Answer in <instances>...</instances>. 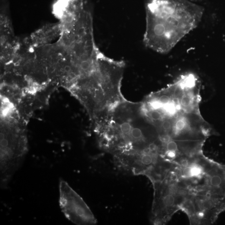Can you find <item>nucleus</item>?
I'll return each mask as SVG.
<instances>
[{
    "label": "nucleus",
    "instance_id": "1",
    "mask_svg": "<svg viewBox=\"0 0 225 225\" xmlns=\"http://www.w3.org/2000/svg\"><path fill=\"white\" fill-rule=\"evenodd\" d=\"M144 42L159 53L170 51L200 23L204 9L189 0H148Z\"/></svg>",
    "mask_w": 225,
    "mask_h": 225
},
{
    "label": "nucleus",
    "instance_id": "2",
    "mask_svg": "<svg viewBox=\"0 0 225 225\" xmlns=\"http://www.w3.org/2000/svg\"><path fill=\"white\" fill-rule=\"evenodd\" d=\"M152 184L154 198L151 221L154 224H165L180 210L187 194V186L174 168L171 169L162 180Z\"/></svg>",
    "mask_w": 225,
    "mask_h": 225
},
{
    "label": "nucleus",
    "instance_id": "3",
    "mask_svg": "<svg viewBox=\"0 0 225 225\" xmlns=\"http://www.w3.org/2000/svg\"><path fill=\"white\" fill-rule=\"evenodd\" d=\"M59 205L65 217L77 225H95L97 219L89 206L64 180L59 183Z\"/></svg>",
    "mask_w": 225,
    "mask_h": 225
},
{
    "label": "nucleus",
    "instance_id": "4",
    "mask_svg": "<svg viewBox=\"0 0 225 225\" xmlns=\"http://www.w3.org/2000/svg\"><path fill=\"white\" fill-rule=\"evenodd\" d=\"M86 10L84 0H57L53 6L54 14L61 19V28L68 33L73 30Z\"/></svg>",
    "mask_w": 225,
    "mask_h": 225
},
{
    "label": "nucleus",
    "instance_id": "5",
    "mask_svg": "<svg viewBox=\"0 0 225 225\" xmlns=\"http://www.w3.org/2000/svg\"><path fill=\"white\" fill-rule=\"evenodd\" d=\"M61 30L60 24L51 25L41 28L31 36L34 45L38 46L51 42L58 36Z\"/></svg>",
    "mask_w": 225,
    "mask_h": 225
},
{
    "label": "nucleus",
    "instance_id": "6",
    "mask_svg": "<svg viewBox=\"0 0 225 225\" xmlns=\"http://www.w3.org/2000/svg\"><path fill=\"white\" fill-rule=\"evenodd\" d=\"M186 124L183 119H180L176 122L175 124L176 134H179L183 131L186 127Z\"/></svg>",
    "mask_w": 225,
    "mask_h": 225
},
{
    "label": "nucleus",
    "instance_id": "7",
    "mask_svg": "<svg viewBox=\"0 0 225 225\" xmlns=\"http://www.w3.org/2000/svg\"><path fill=\"white\" fill-rule=\"evenodd\" d=\"M191 98L189 96L184 95L183 96L181 97L180 103L184 107H186L189 106L191 103Z\"/></svg>",
    "mask_w": 225,
    "mask_h": 225
},
{
    "label": "nucleus",
    "instance_id": "8",
    "mask_svg": "<svg viewBox=\"0 0 225 225\" xmlns=\"http://www.w3.org/2000/svg\"><path fill=\"white\" fill-rule=\"evenodd\" d=\"M162 105L165 111L168 112V113L172 114V113H174L175 112V107L174 104H173L172 103H169L168 104H166V105Z\"/></svg>",
    "mask_w": 225,
    "mask_h": 225
},
{
    "label": "nucleus",
    "instance_id": "9",
    "mask_svg": "<svg viewBox=\"0 0 225 225\" xmlns=\"http://www.w3.org/2000/svg\"><path fill=\"white\" fill-rule=\"evenodd\" d=\"M157 99H158V100L159 101L160 104L164 105L168 104L170 101V97L166 95H163L160 96L159 98H157Z\"/></svg>",
    "mask_w": 225,
    "mask_h": 225
},
{
    "label": "nucleus",
    "instance_id": "10",
    "mask_svg": "<svg viewBox=\"0 0 225 225\" xmlns=\"http://www.w3.org/2000/svg\"><path fill=\"white\" fill-rule=\"evenodd\" d=\"M181 86H177L174 92V97L176 98H179L180 97H182L183 94V90Z\"/></svg>",
    "mask_w": 225,
    "mask_h": 225
},
{
    "label": "nucleus",
    "instance_id": "11",
    "mask_svg": "<svg viewBox=\"0 0 225 225\" xmlns=\"http://www.w3.org/2000/svg\"><path fill=\"white\" fill-rule=\"evenodd\" d=\"M161 126L164 131H168L171 129V128H172V124L168 120H165L163 122Z\"/></svg>",
    "mask_w": 225,
    "mask_h": 225
}]
</instances>
